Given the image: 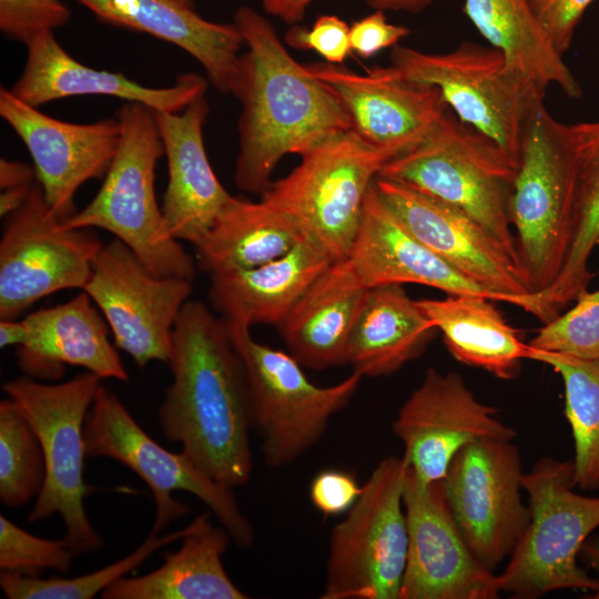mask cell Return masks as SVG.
<instances>
[{"label":"cell","mask_w":599,"mask_h":599,"mask_svg":"<svg viewBox=\"0 0 599 599\" xmlns=\"http://www.w3.org/2000/svg\"><path fill=\"white\" fill-rule=\"evenodd\" d=\"M172 383L159 408L163 436L201 470L234 489L253 471L247 378L225 319L189 300L172 331Z\"/></svg>","instance_id":"cell-1"},{"label":"cell","mask_w":599,"mask_h":599,"mask_svg":"<svg viewBox=\"0 0 599 599\" xmlns=\"http://www.w3.org/2000/svg\"><path fill=\"white\" fill-rule=\"evenodd\" d=\"M233 23L247 48L230 88L242 106L234 181L261 195L286 154L303 156L352 123L333 90L293 59L265 17L241 6Z\"/></svg>","instance_id":"cell-2"},{"label":"cell","mask_w":599,"mask_h":599,"mask_svg":"<svg viewBox=\"0 0 599 599\" xmlns=\"http://www.w3.org/2000/svg\"><path fill=\"white\" fill-rule=\"evenodd\" d=\"M116 119L119 145L101 187L87 206L62 223L108 231L156 276L193 280L196 261L166 234L155 196V171L164 148L154 111L125 102Z\"/></svg>","instance_id":"cell-3"},{"label":"cell","mask_w":599,"mask_h":599,"mask_svg":"<svg viewBox=\"0 0 599 599\" xmlns=\"http://www.w3.org/2000/svg\"><path fill=\"white\" fill-rule=\"evenodd\" d=\"M517 169L518 160L499 144L446 112L377 176L459 209L518 256L509 215Z\"/></svg>","instance_id":"cell-4"},{"label":"cell","mask_w":599,"mask_h":599,"mask_svg":"<svg viewBox=\"0 0 599 599\" xmlns=\"http://www.w3.org/2000/svg\"><path fill=\"white\" fill-rule=\"evenodd\" d=\"M101 380L85 370L58 384L24 375L2 385L34 429L44 458V483L28 521L60 515L63 538L75 556L103 545L84 508V499L93 490L84 480V424Z\"/></svg>","instance_id":"cell-5"},{"label":"cell","mask_w":599,"mask_h":599,"mask_svg":"<svg viewBox=\"0 0 599 599\" xmlns=\"http://www.w3.org/2000/svg\"><path fill=\"white\" fill-rule=\"evenodd\" d=\"M529 522L504 571L500 591L536 599L555 590L595 591L599 579L578 565L586 539L599 527V497L576 493L573 461L542 457L522 474Z\"/></svg>","instance_id":"cell-6"},{"label":"cell","mask_w":599,"mask_h":599,"mask_svg":"<svg viewBox=\"0 0 599 599\" xmlns=\"http://www.w3.org/2000/svg\"><path fill=\"white\" fill-rule=\"evenodd\" d=\"M394 156L349 130L301 156L260 197L286 214L332 263L344 261L359 231L366 196Z\"/></svg>","instance_id":"cell-7"},{"label":"cell","mask_w":599,"mask_h":599,"mask_svg":"<svg viewBox=\"0 0 599 599\" xmlns=\"http://www.w3.org/2000/svg\"><path fill=\"white\" fill-rule=\"evenodd\" d=\"M575 162L566 124L539 104L524 128L509 215L530 291L557 280L569 247Z\"/></svg>","instance_id":"cell-8"},{"label":"cell","mask_w":599,"mask_h":599,"mask_svg":"<svg viewBox=\"0 0 599 599\" xmlns=\"http://www.w3.org/2000/svg\"><path fill=\"white\" fill-rule=\"evenodd\" d=\"M225 322L245 369L252 428L264 461L271 468L290 465L319 441L332 417L352 400L363 375L354 370L335 385L317 386L290 353L255 341L246 325Z\"/></svg>","instance_id":"cell-9"},{"label":"cell","mask_w":599,"mask_h":599,"mask_svg":"<svg viewBox=\"0 0 599 599\" xmlns=\"http://www.w3.org/2000/svg\"><path fill=\"white\" fill-rule=\"evenodd\" d=\"M84 441L88 457L114 459L148 485L155 505L150 534L160 535L186 514L187 506L172 495L186 491L209 507L238 547L253 546L254 528L233 489L214 480L182 451L172 453L152 439L118 395L102 384L85 419Z\"/></svg>","instance_id":"cell-10"},{"label":"cell","mask_w":599,"mask_h":599,"mask_svg":"<svg viewBox=\"0 0 599 599\" xmlns=\"http://www.w3.org/2000/svg\"><path fill=\"white\" fill-rule=\"evenodd\" d=\"M406 459H382L362 494L331 532L322 599H398L408 531Z\"/></svg>","instance_id":"cell-11"},{"label":"cell","mask_w":599,"mask_h":599,"mask_svg":"<svg viewBox=\"0 0 599 599\" xmlns=\"http://www.w3.org/2000/svg\"><path fill=\"white\" fill-rule=\"evenodd\" d=\"M390 61L407 80L437 88L459 121L518 160L527 119L546 92L517 74L499 50L468 41L446 53L396 44Z\"/></svg>","instance_id":"cell-12"},{"label":"cell","mask_w":599,"mask_h":599,"mask_svg":"<svg viewBox=\"0 0 599 599\" xmlns=\"http://www.w3.org/2000/svg\"><path fill=\"white\" fill-rule=\"evenodd\" d=\"M102 246L89 229L64 226L34 183L23 205L6 217L0 241V319H16L53 293L83 290Z\"/></svg>","instance_id":"cell-13"},{"label":"cell","mask_w":599,"mask_h":599,"mask_svg":"<svg viewBox=\"0 0 599 599\" xmlns=\"http://www.w3.org/2000/svg\"><path fill=\"white\" fill-rule=\"evenodd\" d=\"M522 474L512 440L481 439L455 454L443 479L460 534L491 571L509 558L530 519L520 495Z\"/></svg>","instance_id":"cell-14"},{"label":"cell","mask_w":599,"mask_h":599,"mask_svg":"<svg viewBox=\"0 0 599 599\" xmlns=\"http://www.w3.org/2000/svg\"><path fill=\"white\" fill-rule=\"evenodd\" d=\"M192 280L156 276L122 241L103 245L85 291L105 318L115 346L144 368L169 361L172 331L192 294Z\"/></svg>","instance_id":"cell-15"},{"label":"cell","mask_w":599,"mask_h":599,"mask_svg":"<svg viewBox=\"0 0 599 599\" xmlns=\"http://www.w3.org/2000/svg\"><path fill=\"white\" fill-rule=\"evenodd\" d=\"M383 202L427 247L483 287L542 319L521 263L500 241L459 209L398 182L376 176Z\"/></svg>","instance_id":"cell-16"},{"label":"cell","mask_w":599,"mask_h":599,"mask_svg":"<svg viewBox=\"0 0 599 599\" xmlns=\"http://www.w3.org/2000/svg\"><path fill=\"white\" fill-rule=\"evenodd\" d=\"M408 546L398 599H495L498 576L469 550L444 480L420 483L407 470L404 488Z\"/></svg>","instance_id":"cell-17"},{"label":"cell","mask_w":599,"mask_h":599,"mask_svg":"<svg viewBox=\"0 0 599 599\" xmlns=\"http://www.w3.org/2000/svg\"><path fill=\"white\" fill-rule=\"evenodd\" d=\"M479 402L456 372L428 368L392 424L403 457L423 484L444 479L455 454L481 439L514 440L516 430Z\"/></svg>","instance_id":"cell-18"},{"label":"cell","mask_w":599,"mask_h":599,"mask_svg":"<svg viewBox=\"0 0 599 599\" xmlns=\"http://www.w3.org/2000/svg\"><path fill=\"white\" fill-rule=\"evenodd\" d=\"M0 115L29 151L51 212L62 222L69 219L75 213L78 190L105 175L119 145V120L65 122L42 113L3 87Z\"/></svg>","instance_id":"cell-19"},{"label":"cell","mask_w":599,"mask_h":599,"mask_svg":"<svg viewBox=\"0 0 599 599\" xmlns=\"http://www.w3.org/2000/svg\"><path fill=\"white\" fill-rule=\"evenodd\" d=\"M306 68L337 95L359 138L395 155L419 143L448 111L437 88L407 80L392 64L365 73L328 62Z\"/></svg>","instance_id":"cell-20"},{"label":"cell","mask_w":599,"mask_h":599,"mask_svg":"<svg viewBox=\"0 0 599 599\" xmlns=\"http://www.w3.org/2000/svg\"><path fill=\"white\" fill-rule=\"evenodd\" d=\"M209 113L205 97L180 112L154 111L169 173L161 205L164 230L194 247L234 197L216 177L205 151L203 128Z\"/></svg>","instance_id":"cell-21"},{"label":"cell","mask_w":599,"mask_h":599,"mask_svg":"<svg viewBox=\"0 0 599 599\" xmlns=\"http://www.w3.org/2000/svg\"><path fill=\"white\" fill-rule=\"evenodd\" d=\"M26 47L23 70L10 90L35 108L70 97L108 95L155 112H180L207 90V81L196 73L179 75L173 85L153 88L119 72L97 70L70 55L53 31L34 35Z\"/></svg>","instance_id":"cell-22"},{"label":"cell","mask_w":599,"mask_h":599,"mask_svg":"<svg viewBox=\"0 0 599 599\" xmlns=\"http://www.w3.org/2000/svg\"><path fill=\"white\" fill-rule=\"evenodd\" d=\"M346 260L367 288L419 284L447 295H478L506 303L502 296L467 277L420 242L383 202L374 183Z\"/></svg>","instance_id":"cell-23"},{"label":"cell","mask_w":599,"mask_h":599,"mask_svg":"<svg viewBox=\"0 0 599 599\" xmlns=\"http://www.w3.org/2000/svg\"><path fill=\"white\" fill-rule=\"evenodd\" d=\"M81 290L70 301L23 318L27 342L17 347L20 368L35 379H59L65 365L80 366L100 378L130 379L108 335V323Z\"/></svg>","instance_id":"cell-24"},{"label":"cell","mask_w":599,"mask_h":599,"mask_svg":"<svg viewBox=\"0 0 599 599\" xmlns=\"http://www.w3.org/2000/svg\"><path fill=\"white\" fill-rule=\"evenodd\" d=\"M104 23L150 34L184 50L210 83L230 93L243 38L234 23L213 22L179 0H77Z\"/></svg>","instance_id":"cell-25"},{"label":"cell","mask_w":599,"mask_h":599,"mask_svg":"<svg viewBox=\"0 0 599 599\" xmlns=\"http://www.w3.org/2000/svg\"><path fill=\"white\" fill-rule=\"evenodd\" d=\"M367 290L347 260L331 263L277 325L288 353L317 370L347 364L349 334Z\"/></svg>","instance_id":"cell-26"},{"label":"cell","mask_w":599,"mask_h":599,"mask_svg":"<svg viewBox=\"0 0 599 599\" xmlns=\"http://www.w3.org/2000/svg\"><path fill=\"white\" fill-rule=\"evenodd\" d=\"M304 240L284 256L266 264L209 275L213 308L232 322L277 326L312 282L331 264Z\"/></svg>","instance_id":"cell-27"},{"label":"cell","mask_w":599,"mask_h":599,"mask_svg":"<svg viewBox=\"0 0 599 599\" xmlns=\"http://www.w3.org/2000/svg\"><path fill=\"white\" fill-rule=\"evenodd\" d=\"M180 548L165 554L155 570L139 577H122L102 593L103 599H245L231 580L222 558L232 540L210 514L197 515Z\"/></svg>","instance_id":"cell-28"},{"label":"cell","mask_w":599,"mask_h":599,"mask_svg":"<svg viewBox=\"0 0 599 599\" xmlns=\"http://www.w3.org/2000/svg\"><path fill=\"white\" fill-rule=\"evenodd\" d=\"M437 331L402 285L370 287L349 334L347 364L363 377L390 375L422 356Z\"/></svg>","instance_id":"cell-29"},{"label":"cell","mask_w":599,"mask_h":599,"mask_svg":"<svg viewBox=\"0 0 599 599\" xmlns=\"http://www.w3.org/2000/svg\"><path fill=\"white\" fill-rule=\"evenodd\" d=\"M463 11L527 82L545 92L548 87L557 85L573 99L582 94L578 80L532 11L529 0H465Z\"/></svg>","instance_id":"cell-30"},{"label":"cell","mask_w":599,"mask_h":599,"mask_svg":"<svg viewBox=\"0 0 599 599\" xmlns=\"http://www.w3.org/2000/svg\"><path fill=\"white\" fill-rule=\"evenodd\" d=\"M491 301L478 295H447L417 303L443 334L449 353L458 362L510 380L527 359L528 344L506 321Z\"/></svg>","instance_id":"cell-31"},{"label":"cell","mask_w":599,"mask_h":599,"mask_svg":"<svg viewBox=\"0 0 599 599\" xmlns=\"http://www.w3.org/2000/svg\"><path fill=\"white\" fill-rule=\"evenodd\" d=\"M304 240L298 226L264 200L233 197L195 247L196 266L207 275L253 268L284 256Z\"/></svg>","instance_id":"cell-32"},{"label":"cell","mask_w":599,"mask_h":599,"mask_svg":"<svg viewBox=\"0 0 599 599\" xmlns=\"http://www.w3.org/2000/svg\"><path fill=\"white\" fill-rule=\"evenodd\" d=\"M566 130L575 162L571 234L557 280L537 293L549 318L588 291L589 258L599 244V121L566 124Z\"/></svg>","instance_id":"cell-33"},{"label":"cell","mask_w":599,"mask_h":599,"mask_svg":"<svg viewBox=\"0 0 599 599\" xmlns=\"http://www.w3.org/2000/svg\"><path fill=\"white\" fill-rule=\"evenodd\" d=\"M527 359L546 364L560 375L565 416L570 426L576 487L599 491V359L538 351L528 345Z\"/></svg>","instance_id":"cell-34"},{"label":"cell","mask_w":599,"mask_h":599,"mask_svg":"<svg viewBox=\"0 0 599 599\" xmlns=\"http://www.w3.org/2000/svg\"><path fill=\"white\" fill-rule=\"evenodd\" d=\"M193 528L191 521L184 528L167 535L149 534L131 554L93 572L74 578L30 577L1 571L0 588L9 599H91L102 593L118 579L141 566L155 551L181 540Z\"/></svg>","instance_id":"cell-35"},{"label":"cell","mask_w":599,"mask_h":599,"mask_svg":"<svg viewBox=\"0 0 599 599\" xmlns=\"http://www.w3.org/2000/svg\"><path fill=\"white\" fill-rule=\"evenodd\" d=\"M44 458L39 438L9 397L0 402V500L9 508L38 497L44 483Z\"/></svg>","instance_id":"cell-36"},{"label":"cell","mask_w":599,"mask_h":599,"mask_svg":"<svg viewBox=\"0 0 599 599\" xmlns=\"http://www.w3.org/2000/svg\"><path fill=\"white\" fill-rule=\"evenodd\" d=\"M576 305L545 323L528 343L535 349L599 359V290L586 291Z\"/></svg>","instance_id":"cell-37"},{"label":"cell","mask_w":599,"mask_h":599,"mask_svg":"<svg viewBox=\"0 0 599 599\" xmlns=\"http://www.w3.org/2000/svg\"><path fill=\"white\" fill-rule=\"evenodd\" d=\"M75 555L63 539L32 535L0 515V570L40 577L48 569L69 573Z\"/></svg>","instance_id":"cell-38"},{"label":"cell","mask_w":599,"mask_h":599,"mask_svg":"<svg viewBox=\"0 0 599 599\" xmlns=\"http://www.w3.org/2000/svg\"><path fill=\"white\" fill-rule=\"evenodd\" d=\"M71 17L62 0H0V30L27 43L34 35L65 26Z\"/></svg>","instance_id":"cell-39"},{"label":"cell","mask_w":599,"mask_h":599,"mask_svg":"<svg viewBox=\"0 0 599 599\" xmlns=\"http://www.w3.org/2000/svg\"><path fill=\"white\" fill-rule=\"evenodd\" d=\"M285 43L297 50H313L332 64H342L352 52L349 27L334 14L319 16L311 28L294 24L285 33Z\"/></svg>","instance_id":"cell-40"},{"label":"cell","mask_w":599,"mask_h":599,"mask_svg":"<svg viewBox=\"0 0 599 599\" xmlns=\"http://www.w3.org/2000/svg\"><path fill=\"white\" fill-rule=\"evenodd\" d=\"M354 475L339 469H325L311 483L309 498L314 507L325 517L346 514L362 494Z\"/></svg>","instance_id":"cell-41"},{"label":"cell","mask_w":599,"mask_h":599,"mask_svg":"<svg viewBox=\"0 0 599 599\" xmlns=\"http://www.w3.org/2000/svg\"><path fill=\"white\" fill-rule=\"evenodd\" d=\"M593 0H529L532 11L558 51L569 50L575 29Z\"/></svg>","instance_id":"cell-42"},{"label":"cell","mask_w":599,"mask_h":599,"mask_svg":"<svg viewBox=\"0 0 599 599\" xmlns=\"http://www.w3.org/2000/svg\"><path fill=\"white\" fill-rule=\"evenodd\" d=\"M409 33L410 29L389 23L384 11L375 10L349 27V42L353 52L369 59L384 49L395 47Z\"/></svg>","instance_id":"cell-43"},{"label":"cell","mask_w":599,"mask_h":599,"mask_svg":"<svg viewBox=\"0 0 599 599\" xmlns=\"http://www.w3.org/2000/svg\"><path fill=\"white\" fill-rule=\"evenodd\" d=\"M314 0H261L265 13L282 20L286 24L301 22L308 6Z\"/></svg>","instance_id":"cell-44"},{"label":"cell","mask_w":599,"mask_h":599,"mask_svg":"<svg viewBox=\"0 0 599 599\" xmlns=\"http://www.w3.org/2000/svg\"><path fill=\"white\" fill-rule=\"evenodd\" d=\"M37 176L34 167L7 159L0 160V187L1 190L33 185Z\"/></svg>","instance_id":"cell-45"},{"label":"cell","mask_w":599,"mask_h":599,"mask_svg":"<svg viewBox=\"0 0 599 599\" xmlns=\"http://www.w3.org/2000/svg\"><path fill=\"white\" fill-rule=\"evenodd\" d=\"M28 338V329L24 321L0 319V347L22 346Z\"/></svg>","instance_id":"cell-46"},{"label":"cell","mask_w":599,"mask_h":599,"mask_svg":"<svg viewBox=\"0 0 599 599\" xmlns=\"http://www.w3.org/2000/svg\"><path fill=\"white\" fill-rule=\"evenodd\" d=\"M369 8L380 11H400L416 14L428 8L433 0H363Z\"/></svg>","instance_id":"cell-47"},{"label":"cell","mask_w":599,"mask_h":599,"mask_svg":"<svg viewBox=\"0 0 599 599\" xmlns=\"http://www.w3.org/2000/svg\"><path fill=\"white\" fill-rule=\"evenodd\" d=\"M33 185L1 190V194H0L1 217H8L9 215L18 211L28 199Z\"/></svg>","instance_id":"cell-48"},{"label":"cell","mask_w":599,"mask_h":599,"mask_svg":"<svg viewBox=\"0 0 599 599\" xmlns=\"http://www.w3.org/2000/svg\"><path fill=\"white\" fill-rule=\"evenodd\" d=\"M579 559L599 573V534L590 535L583 542ZM593 599H599V585L595 590Z\"/></svg>","instance_id":"cell-49"},{"label":"cell","mask_w":599,"mask_h":599,"mask_svg":"<svg viewBox=\"0 0 599 599\" xmlns=\"http://www.w3.org/2000/svg\"><path fill=\"white\" fill-rule=\"evenodd\" d=\"M179 1H181L182 3H184L186 6H190V7L194 8L195 0H179Z\"/></svg>","instance_id":"cell-50"}]
</instances>
